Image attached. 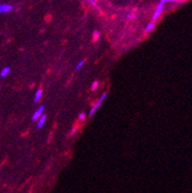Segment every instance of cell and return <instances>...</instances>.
I'll return each instance as SVG.
<instances>
[{"label": "cell", "mask_w": 192, "mask_h": 193, "mask_svg": "<svg viewBox=\"0 0 192 193\" xmlns=\"http://www.w3.org/2000/svg\"><path fill=\"white\" fill-rule=\"evenodd\" d=\"M99 38V31H95L94 33H93V39L96 40V39H98Z\"/></svg>", "instance_id": "obj_12"}, {"label": "cell", "mask_w": 192, "mask_h": 193, "mask_svg": "<svg viewBox=\"0 0 192 193\" xmlns=\"http://www.w3.org/2000/svg\"><path fill=\"white\" fill-rule=\"evenodd\" d=\"M44 109H45V106L42 105V106H40L39 108L37 109V110L34 112L33 115V117H31V120L33 121H37L38 119H39L41 116L43 115V112H44Z\"/></svg>", "instance_id": "obj_3"}, {"label": "cell", "mask_w": 192, "mask_h": 193, "mask_svg": "<svg viewBox=\"0 0 192 193\" xmlns=\"http://www.w3.org/2000/svg\"><path fill=\"white\" fill-rule=\"evenodd\" d=\"M98 85H99V83H98L97 80H94L93 83H92V85H91V90H92V91H94L95 89H97Z\"/></svg>", "instance_id": "obj_10"}, {"label": "cell", "mask_w": 192, "mask_h": 193, "mask_svg": "<svg viewBox=\"0 0 192 193\" xmlns=\"http://www.w3.org/2000/svg\"><path fill=\"white\" fill-rule=\"evenodd\" d=\"M85 64V60H81V61H79V62L78 63V65L76 66V71H79V69H81L82 68V66H84Z\"/></svg>", "instance_id": "obj_9"}, {"label": "cell", "mask_w": 192, "mask_h": 193, "mask_svg": "<svg viewBox=\"0 0 192 193\" xmlns=\"http://www.w3.org/2000/svg\"><path fill=\"white\" fill-rule=\"evenodd\" d=\"M106 97H107V92H105V93L102 94L101 97L99 98V100L95 103L93 107L90 109V111H89V117H92V116L94 115V113H96V111H97L98 109L101 107V105L103 104V102H104L105 99H106Z\"/></svg>", "instance_id": "obj_1"}, {"label": "cell", "mask_w": 192, "mask_h": 193, "mask_svg": "<svg viewBox=\"0 0 192 193\" xmlns=\"http://www.w3.org/2000/svg\"><path fill=\"white\" fill-rule=\"evenodd\" d=\"M162 1L167 3V2H175V1H178V0H162Z\"/></svg>", "instance_id": "obj_15"}, {"label": "cell", "mask_w": 192, "mask_h": 193, "mask_svg": "<svg viewBox=\"0 0 192 193\" xmlns=\"http://www.w3.org/2000/svg\"><path fill=\"white\" fill-rule=\"evenodd\" d=\"M85 118H86L85 113H81V114H79V121H84Z\"/></svg>", "instance_id": "obj_11"}, {"label": "cell", "mask_w": 192, "mask_h": 193, "mask_svg": "<svg viewBox=\"0 0 192 193\" xmlns=\"http://www.w3.org/2000/svg\"><path fill=\"white\" fill-rule=\"evenodd\" d=\"M127 18L130 19V20H133V19H135V14L134 13H130V14L127 15Z\"/></svg>", "instance_id": "obj_13"}, {"label": "cell", "mask_w": 192, "mask_h": 193, "mask_svg": "<svg viewBox=\"0 0 192 193\" xmlns=\"http://www.w3.org/2000/svg\"><path fill=\"white\" fill-rule=\"evenodd\" d=\"M12 10H13V6L10 4H5V3L0 4V14H2V13H9Z\"/></svg>", "instance_id": "obj_4"}, {"label": "cell", "mask_w": 192, "mask_h": 193, "mask_svg": "<svg viewBox=\"0 0 192 193\" xmlns=\"http://www.w3.org/2000/svg\"><path fill=\"white\" fill-rule=\"evenodd\" d=\"M164 5H165V2L162 1V0H160L159 4L157 5V7H156V10L154 12V14H153V16H152V20L153 21H156L157 19L161 16L163 10H164Z\"/></svg>", "instance_id": "obj_2"}, {"label": "cell", "mask_w": 192, "mask_h": 193, "mask_svg": "<svg viewBox=\"0 0 192 193\" xmlns=\"http://www.w3.org/2000/svg\"><path fill=\"white\" fill-rule=\"evenodd\" d=\"M46 122V115H42L41 117L37 120V128H41L44 125Z\"/></svg>", "instance_id": "obj_7"}, {"label": "cell", "mask_w": 192, "mask_h": 193, "mask_svg": "<svg viewBox=\"0 0 192 193\" xmlns=\"http://www.w3.org/2000/svg\"><path fill=\"white\" fill-rule=\"evenodd\" d=\"M155 28V23H153V22H151V23H149V24H147V25L145 27V31L147 34L150 33V31H152Z\"/></svg>", "instance_id": "obj_8"}, {"label": "cell", "mask_w": 192, "mask_h": 193, "mask_svg": "<svg viewBox=\"0 0 192 193\" xmlns=\"http://www.w3.org/2000/svg\"><path fill=\"white\" fill-rule=\"evenodd\" d=\"M42 94H43V90L41 88L37 89L36 94H34V98H33V102L34 103H37L38 101L40 100V98L42 97Z\"/></svg>", "instance_id": "obj_6"}, {"label": "cell", "mask_w": 192, "mask_h": 193, "mask_svg": "<svg viewBox=\"0 0 192 193\" xmlns=\"http://www.w3.org/2000/svg\"><path fill=\"white\" fill-rule=\"evenodd\" d=\"M10 72H11L10 67H4V68L1 70V72H0V78H1V79L6 78V76L10 74Z\"/></svg>", "instance_id": "obj_5"}, {"label": "cell", "mask_w": 192, "mask_h": 193, "mask_svg": "<svg viewBox=\"0 0 192 193\" xmlns=\"http://www.w3.org/2000/svg\"><path fill=\"white\" fill-rule=\"evenodd\" d=\"M87 1L90 3L91 5H96V1H95V0H87Z\"/></svg>", "instance_id": "obj_14"}]
</instances>
